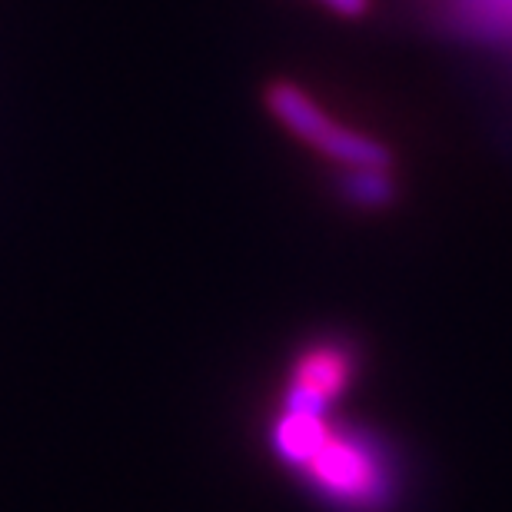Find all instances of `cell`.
Returning a JSON list of instances; mask_svg holds the SVG:
<instances>
[{
  "instance_id": "obj_3",
  "label": "cell",
  "mask_w": 512,
  "mask_h": 512,
  "mask_svg": "<svg viewBox=\"0 0 512 512\" xmlns=\"http://www.w3.org/2000/svg\"><path fill=\"white\" fill-rule=\"evenodd\" d=\"M346 380H350V356L343 350H330V346L313 350L296 366V383L286 396V413L323 416L330 399L343 393Z\"/></svg>"
},
{
  "instance_id": "obj_1",
  "label": "cell",
  "mask_w": 512,
  "mask_h": 512,
  "mask_svg": "<svg viewBox=\"0 0 512 512\" xmlns=\"http://www.w3.org/2000/svg\"><path fill=\"white\" fill-rule=\"evenodd\" d=\"M266 107H270V114L280 120L293 137L310 143L313 150H320L323 157L340 163L343 170H356V167L389 170L393 167V153H389L386 143H380L376 137H366L360 130L340 127L313 97H306L290 80H276V84L266 87Z\"/></svg>"
},
{
  "instance_id": "obj_5",
  "label": "cell",
  "mask_w": 512,
  "mask_h": 512,
  "mask_svg": "<svg viewBox=\"0 0 512 512\" xmlns=\"http://www.w3.org/2000/svg\"><path fill=\"white\" fill-rule=\"evenodd\" d=\"M316 4H323L326 10H333V14H340V17H363V14H370L373 0H316Z\"/></svg>"
},
{
  "instance_id": "obj_4",
  "label": "cell",
  "mask_w": 512,
  "mask_h": 512,
  "mask_svg": "<svg viewBox=\"0 0 512 512\" xmlns=\"http://www.w3.org/2000/svg\"><path fill=\"white\" fill-rule=\"evenodd\" d=\"M336 187L353 207L363 210H383L396 200V183L393 173L380 170V167H356V170H343Z\"/></svg>"
},
{
  "instance_id": "obj_2",
  "label": "cell",
  "mask_w": 512,
  "mask_h": 512,
  "mask_svg": "<svg viewBox=\"0 0 512 512\" xmlns=\"http://www.w3.org/2000/svg\"><path fill=\"white\" fill-rule=\"evenodd\" d=\"M303 469L323 489L326 499H333V503L346 509H383L389 496H393V479H389L386 459L363 436L326 433L323 446L316 449Z\"/></svg>"
}]
</instances>
